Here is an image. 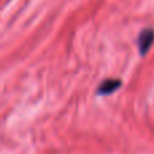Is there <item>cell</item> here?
I'll use <instances>...</instances> for the list:
<instances>
[{
    "label": "cell",
    "instance_id": "1",
    "mask_svg": "<svg viewBox=\"0 0 154 154\" xmlns=\"http://www.w3.org/2000/svg\"><path fill=\"white\" fill-rule=\"evenodd\" d=\"M154 42V30L153 29H145L139 32V37L137 39V43H138V49L139 53L143 56L149 51V49L152 48Z\"/></svg>",
    "mask_w": 154,
    "mask_h": 154
},
{
    "label": "cell",
    "instance_id": "2",
    "mask_svg": "<svg viewBox=\"0 0 154 154\" xmlns=\"http://www.w3.org/2000/svg\"><path fill=\"white\" fill-rule=\"evenodd\" d=\"M120 80L116 79H107L99 85V89H97V95L100 96H107V95H111L112 92L118 89L120 87Z\"/></svg>",
    "mask_w": 154,
    "mask_h": 154
}]
</instances>
